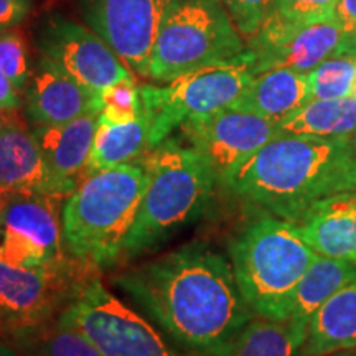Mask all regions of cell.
Listing matches in <instances>:
<instances>
[{
    "label": "cell",
    "instance_id": "1",
    "mask_svg": "<svg viewBox=\"0 0 356 356\" xmlns=\"http://www.w3.org/2000/svg\"><path fill=\"white\" fill-rule=\"evenodd\" d=\"M114 282L193 353L225 345L256 317L239 291L231 262L203 243L186 244L124 270Z\"/></svg>",
    "mask_w": 356,
    "mask_h": 356
},
{
    "label": "cell",
    "instance_id": "2",
    "mask_svg": "<svg viewBox=\"0 0 356 356\" xmlns=\"http://www.w3.org/2000/svg\"><path fill=\"white\" fill-rule=\"evenodd\" d=\"M269 215L299 222L312 207L356 190L353 139L280 134L225 184Z\"/></svg>",
    "mask_w": 356,
    "mask_h": 356
},
{
    "label": "cell",
    "instance_id": "3",
    "mask_svg": "<svg viewBox=\"0 0 356 356\" xmlns=\"http://www.w3.org/2000/svg\"><path fill=\"white\" fill-rule=\"evenodd\" d=\"M139 162L147 168L149 184L126 239L124 259L155 251L197 221L220 184L202 154L172 137L155 145Z\"/></svg>",
    "mask_w": 356,
    "mask_h": 356
},
{
    "label": "cell",
    "instance_id": "4",
    "mask_svg": "<svg viewBox=\"0 0 356 356\" xmlns=\"http://www.w3.org/2000/svg\"><path fill=\"white\" fill-rule=\"evenodd\" d=\"M147 184V168L137 162L88 173L61 210L68 256L92 267L122 257Z\"/></svg>",
    "mask_w": 356,
    "mask_h": 356
},
{
    "label": "cell",
    "instance_id": "5",
    "mask_svg": "<svg viewBox=\"0 0 356 356\" xmlns=\"http://www.w3.org/2000/svg\"><path fill=\"white\" fill-rule=\"evenodd\" d=\"M233 273L257 317L287 320L296 289L318 254L296 222L274 215L249 221L229 244Z\"/></svg>",
    "mask_w": 356,
    "mask_h": 356
},
{
    "label": "cell",
    "instance_id": "6",
    "mask_svg": "<svg viewBox=\"0 0 356 356\" xmlns=\"http://www.w3.org/2000/svg\"><path fill=\"white\" fill-rule=\"evenodd\" d=\"M246 50L221 0H178L160 29L147 78L170 83Z\"/></svg>",
    "mask_w": 356,
    "mask_h": 356
},
{
    "label": "cell",
    "instance_id": "7",
    "mask_svg": "<svg viewBox=\"0 0 356 356\" xmlns=\"http://www.w3.org/2000/svg\"><path fill=\"white\" fill-rule=\"evenodd\" d=\"M252 55L204 66L163 86H139L142 111L149 122L152 145H159L185 122L228 109L254 78Z\"/></svg>",
    "mask_w": 356,
    "mask_h": 356
},
{
    "label": "cell",
    "instance_id": "8",
    "mask_svg": "<svg viewBox=\"0 0 356 356\" xmlns=\"http://www.w3.org/2000/svg\"><path fill=\"white\" fill-rule=\"evenodd\" d=\"M92 266L73 257L24 267L0 259V314L10 338L56 318L91 280Z\"/></svg>",
    "mask_w": 356,
    "mask_h": 356
},
{
    "label": "cell",
    "instance_id": "9",
    "mask_svg": "<svg viewBox=\"0 0 356 356\" xmlns=\"http://www.w3.org/2000/svg\"><path fill=\"white\" fill-rule=\"evenodd\" d=\"M58 317L76 327L102 356H177L152 325L97 279L89 280Z\"/></svg>",
    "mask_w": 356,
    "mask_h": 356
},
{
    "label": "cell",
    "instance_id": "10",
    "mask_svg": "<svg viewBox=\"0 0 356 356\" xmlns=\"http://www.w3.org/2000/svg\"><path fill=\"white\" fill-rule=\"evenodd\" d=\"M40 193H2L0 259L13 266L38 267L65 261L60 202Z\"/></svg>",
    "mask_w": 356,
    "mask_h": 356
},
{
    "label": "cell",
    "instance_id": "11",
    "mask_svg": "<svg viewBox=\"0 0 356 356\" xmlns=\"http://www.w3.org/2000/svg\"><path fill=\"white\" fill-rule=\"evenodd\" d=\"M254 74L287 68L309 74L325 60L356 44L343 33L335 17L314 24H297L270 12L261 29L249 38Z\"/></svg>",
    "mask_w": 356,
    "mask_h": 356
},
{
    "label": "cell",
    "instance_id": "12",
    "mask_svg": "<svg viewBox=\"0 0 356 356\" xmlns=\"http://www.w3.org/2000/svg\"><path fill=\"white\" fill-rule=\"evenodd\" d=\"M178 0H81L84 20L142 78L168 12Z\"/></svg>",
    "mask_w": 356,
    "mask_h": 356
},
{
    "label": "cell",
    "instance_id": "13",
    "mask_svg": "<svg viewBox=\"0 0 356 356\" xmlns=\"http://www.w3.org/2000/svg\"><path fill=\"white\" fill-rule=\"evenodd\" d=\"M38 50L70 76L95 92L134 76L113 48L95 30L61 15H48L37 29Z\"/></svg>",
    "mask_w": 356,
    "mask_h": 356
},
{
    "label": "cell",
    "instance_id": "14",
    "mask_svg": "<svg viewBox=\"0 0 356 356\" xmlns=\"http://www.w3.org/2000/svg\"><path fill=\"white\" fill-rule=\"evenodd\" d=\"M180 131L191 149L210 163L222 185L262 147L280 136L279 124L234 108L185 122Z\"/></svg>",
    "mask_w": 356,
    "mask_h": 356
},
{
    "label": "cell",
    "instance_id": "15",
    "mask_svg": "<svg viewBox=\"0 0 356 356\" xmlns=\"http://www.w3.org/2000/svg\"><path fill=\"white\" fill-rule=\"evenodd\" d=\"M101 111L99 92L83 86L50 58H38L25 91V113L33 127L60 126Z\"/></svg>",
    "mask_w": 356,
    "mask_h": 356
},
{
    "label": "cell",
    "instance_id": "16",
    "mask_svg": "<svg viewBox=\"0 0 356 356\" xmlns=\"http://www.w3.org/2000/svg\"><path fill=\"white\" fill-rule=\"evenodd\" d=\"M0 193H40L65 198L19 113L3 114L0 126Z\"/></svg>",
    "mask_w": 356,
    "mask_h": 356
},
{
    "label": "cell",
    "instance_id": "17",
    "mask_svg": "<svg viewBox=\"0 0 356 356\" xmlns=\"http://www.w3.org/2000/svg\"><path fill=\"white\" fill-rule=\"evenodd\" d=\"M99 114H88L60 126L33 127L40 150L63 197H70L88 175Z\"/></svg>",
    "mask_w": 356,
    "mask_h": 356
},
{
    "label": "cell",
    "instance_id": "18",
    "mask_svg": "<svg viewBox=\"0 0 356 356\" xmlns=\"http://www.w3.org/2000/svg\"><path fill=\"white\" fill-rule=\"evenodd\" d=\"M296 225L318 256L356 262V190L322 200Z\"/></svg>",
    "mask_w": 356,
    "mask_h": 356
},
{
    "label": "cell",
    "instance_id": "19",
    "mask_svg": "<svg viewBox=\"0 0 356 356\" xmlns=\"http://www.w3.org/2000/svg\"><path fill=\"white\" fill-rule=\"evenodd\" d=\"M309 101V74L275 68L256 74L231 108L280 124Z\"/></svg>",
    "mask_w": 356,
    "mask_h": 356
},
{
    "label": "cell",
    "instance_id": "20",
    "mask_svg": "<svg viewBox=\"0 0 356 356\" xmlns=\"http://www.w3.org/2000/svg\"><path fill=\"white\" fill-rule=\"evenodd\" d=\"M307 328L291 320L256 317L225 345L193 356H305Z\"/></svg>",
    "mask_w": 356,
    "mask_h": 356
},
{
    "label": "cell",
    "instance_id": "21",
    "mask_svg": "<svg viewBox=\"0 0 356 356\" xmlns=\"http://www.w3.org/2000/svg\"><path fill=\"white\" fill-rule=\"evenodd\" d=\"M356 348V280L333 293L312 315L307 327L305 356H327Z\"/></svg>",
    "mask_w": 356,
    "mask_h": 356
},
{
    "label": "cell",
    "instance_id": "22",
    "mask_svg": "<svg viewBox=\"0 0 356 356\" xmlns=\"http://www.w3.org/2000/svg\"><path fill=\"white\" fill-rule=\"evenodd\" d=\"M152 149L150 129L144 111L139 118L127 122L108 121L99 114L88 173L136 163Z\"/></svg>",
    "mask_w": 356,
    "mask_h": 356
},
{
    "label": "cell",
    "instance_id": "23",
    "mask_svg": "<svg viewBox=\"0 0 356 356\" xmlns=\"http://www.w3.org/2000/svg\"><path fill=\"white\" fill-rule=\"evenodd\" d=\"M353 280H356V262L318 256L312 262L296 289L292 310L287 320L307 328L312 315L333 293Z\"/></svg>",
    "mask_w": 356,
    "mask_h": 356
},
{
    "label": "cell",
    "instance_id": "24",
    "mask_svg": "<svg viewBox=\"0 0 356 356\" xmlns=\"http://www.w3.org/2000/svg\"><path fill=\"white\" fill-rule=\"evenodd\" d=\"M280 134L322 139H353L356 134V99H312L279 124Z\"/></svg>",
    "mask_w": 356,
    "mask_h": 356
},
{
    "label": "cell",
    "instance_id": "25",
    "mask_svg": "<svg viewBox=\"0 0 356 356\" xmlns=\"http://www.w3.org/2000/svg\"><path fill=\"white\" fill-rule=\"evenodd\" d=\"M20 356H102L95 343L60 317L13 337Z\"/></svg>",
    "mask_w": 356,
    "mask_h": 356
},
{
    "label": "cell",
    "instance_id": "26",
    "mask_svg": "<svg viewBox=\"0 0 356 356\" xmlns=\"http://www.w3.org/2000/svg\"><path fill=\"white\" fill-rule=\"evenodd\" d=\"M356 78V50L337 53L309 73L312 99H340L351 95Z\"/></svg>",
    "mask_w": 356,
    "mask_h": 356
},
{
    "label": "cell",
    "instance_id": "27",
    "mask_svg": "<svg viewBox=\"0 0 356 356\" xmlns=\"http://www.w3.org/2000/svg\"><path fill=\"white\" fill-rule=\"evenodd\" d=\"M0 70L7 74L20 95H25L32 79L26 40L17 29L0 32Z\"/></svg>",
    "mask_w": 356,
    "mask_h": 356
},
{
    "label": "cell",
    "instance_id": "28",
    "mask_svg": "<svg viewBox=\"0 0 356 356\" xmlns=\"http://www.w3.org/2000/svg\"><path fill=\"white\" fill-rule=\"evenodd\" d=\"M101 118L113 122L134 121L142 114L140 91L136 78H127L101 92Z\"/></svg>",
    "mask_w": 356,
    "mask_h": 356
},
{
    "label": "cell",
    "instance_id": "29",
    "mask_svg": "<svg viewBox=\"0 0 356 356\" xmlns=\"http://www.w3.org/2000/svg\"><path fill=\"white\" fill-rule=\"evenodd\" d=\"M241 37L251 38L264 24L275 0H221Z\"/></svg>",
    "mask_w": 356,
    "mask_h": 356
},
{
    "label": "cell",
    "instance_id": "30",
    "mask_svg": "<svg viewBox=\"0 0 356 356\" xmlns=\"http://www.w3.org/2000/svg\"><path fill=\"white\" fill-rule=\"evenodd\" d=\"M338 0H275L270 12L297 24H314L332 19Z\"/></svg>",
    "mask_w": 356,
    "mask_h": 356
},
{
    "label": "cell",
    "instance_id": "31",
    "mask_svg": "<svg viewBox=\"0 0 356 356\" xmlns=\"http://www.w3.org/2000/svg\"><path fill=\"white\" fill-rule=\"evenodd\" d=\"M33 0H0V32L20 25L30 10Z\"/></svg>",
    "mask_w": 356,
    "mask_h": 356
},
{
    "label": "cell",
    "instance_id": "32",
    "mask_svg": "<svg viewBox=\"0 0 356 356\" xmlns=\"http://www.w3.org/2000/svg\"><path fill=\"white\" fill-rule=\"evenodd\" d=\"M333 17L346 37L356 44V0H338Z\"/></svg>",
    "mask_w": 356,
    "mask_h": 356
},
{
    "label": "cell",
    "instance_id": "33",
    "mask_svg": "<svg viewBox=\"0 0 356 356\" xmlns=\"http://www.w3.org/2000/svg\"><path fill=\"white\" fill-rule=\"evenodd\" d=\"M22 95L7 78V74L0 70V113L10 114L19 113L22 108Z\"/></svg>",
    "mask_w": 356,
    "mask_h": 356
},
{
    "label": "cell",
    "instance_id": "34",
    "mask_svg": "<svg viewBox=\"0 0 356 356\" xmlns=\"http://www.w3.org/2000/svg\"><path fill=\"white\" fill-rule=\"evenodd\" d=\"M0 356H20L15 346L8 345L7 341L0 340Z\"/></svg>",
    "mask_w": 356,
    "mask_h": 356
},
{
    "label": "cell",
    "instance_id": "35",
    "mask_svg": "<svg viewBox=\"0 0 356 356\" xmlns=\"http://www.w3.org/2000/svg\"><path fill=\"white\" fill-rule=\"evenodd\" d=\"M327 356H356V351L345 350V351H337V353H332V355H327Z\"/></svg>",
    "mask_w": 356,
    "mask_h": 356
},
{
    "label": "cell",
    "instance_id": "36",
    "mask_svg": "<svg viewBox=\"0 0 356 356\" xmlns=\"http://www.w3.org/2000/svg\"><path fill=\"white\" fill-rule=\"evenodd\" d=\"M351 97H355L356 99V78H355V83H353V88H351Z\"/></svg>",
    "mask_w": 356,
    "mask_h": 356
},
{
    "label": "cell",
    "instance_id": "37",
    "mask_svg": "<svg viewBox=\"0 0 356 356\" xmlns=\"http://www.w3.org/2000/svg\"><path fill=\"white\" fill-rule=\"evenodd\" d=\"M0 335H3V320H2V314H0Z\"/></svg>",
    "mask_w": 356,
    "mask_h": 356
},
{
    "label": "cell",
    "instance_id": "38",
    "mask_svg": "<svg viewBox=\"0 0 356 356\" xmlns=\"http://www.w3.org/2000/svg\"><path fill=\"white\" fill-rule=\"evenodd\" d=\"M2 122H3V114L0 113V126H2Z\"/></svg>",
    "mask_w": 356,
    "mask_h": 356
},
{
    "label": "cell",
    "instance_id": "39",
    "mask_svg": "<svg viewBox=\"0 0 356 356\" xmlns=\"http://www.w3.org/2000/svg\"><path fill=\"white\" fill-rule=\"evenodd\" d=\"M0 211H2V193H0Z\"/></svg>",
    "mask_w": 356,
    "mask_h": 356
},
{
    "label": "cell",
    "instance_id": "40",
    "mask_svg": "<svg viewBox=\"0 0 356 356\" xmlns=\"http://www.w3.org/2000/svg\"><path fill=\"white\" fill-rule=\"evenodd\" d=\"M353 144H355V149H356V134L353 136Z\"/></svg>",
    "mask_w": 356,
    "mask_h": 356
}]
</instances>
